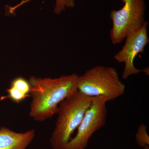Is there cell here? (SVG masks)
I'll list each match as a JSON object with an SVG mask.
<instances>
[{"label":"cell","mask_w":149,"mask_h":149,"mask_svg":"<svg viewBox=\"0 0 149 149\" xmlns=\"http://www.w3.org/2000/svg\"><path fill=\"white\" fill-rule=\"evenodd\" d=\"M92 99L77 91L59 104L55 127L50 139L52 149L64 148L81 123Z\"/></svg>","instance_id":"7a4b0ae2"},{"label":"cell","mask_w":149,"mask_h":149,"mask_svg":"<svg viewBox=\"0 0 149 149\" xmlns=\"http://www.w3.org/2000/svg\"><path fill=\"white\" fill-rule=\"evenodd\" d=\"M7 92V95L1 97V100L9 99L16 103H19L30 96L29 81L22 77H16L12 80Z\"/></svg>","instance_id":"ba28073f"},{"label":"cell","mask_w":149,"mask_h":149,"mask_svg":"<svg viewBox=\"0 0 149 149\" xmlns=\"http://www.w3.org/2000/svg\"><path fill=\"white\" fill-rule=\"evenodd\" d=\"M148 22H145L141 28L127 36L124 46L115 55L114 59L118 63L125 64L123 79L125 80L131 75L138 74L142 71L135 66L134 60L138 54L143 52L148 44Z\"/></svg>","instance_id":"8992f818"},{"label":"cell","mask_w":149,"mask_h":149,"mask_svg":"<svg viewBox=\"0 0 149 149\" xmlns=\"http://www.w3.org/2000/svg\"><path fill=\"white\" fill-rule=\"evenodd\" d=\"M142 149H149V146H146L144 147V148H143Z\"/></svg>","instance_id":"8fae6325"},{"label":"cell","mask_w":149,"mask_h":149,"mask_svg":"<svg viewBox=\"0 0 149 149\" xmlns=\"http://www.w3.org/2000/svg\"><path fill=\"white\" fill-rule=\"evenodd\" d=\"M77 90L84 95L91 97L104 96L109 102L123 95L125 86L115 68L99 65L79 76Z\"/></svg>","instance_id":"3957f363"},{"label":"cell","mask_w":149,"mask_h":149,"mask_svg":"<svg viewBox=\"0 0 149 149\" xmlns=\"http://www.w3.org/2000/svg\"><path fill=\"white\" fill-rule=\"evenodd\" d=\"M122 8L112 10L110 17L112 27L110 36L113 45L120 44L130 34L137 31L145 23V0H122Z\"/></svg>","instance_id":"277c9868"},{"label":"cell","mask_w":149,"mask_h":149,"mask_svg":"<svg viewBox=\"0 0 149 149\" xmlns=\"http://www.w3.org/2000/svg\"><path fill=\"white\" fill-rule=\"evenodd\" d=\"M30 1L32 0H23L16 6L9 7V12L10 13H13L15 10L19 7ZM74 0H56V4L54 9V11L56 14H58L61 13L62 11L64 10L66 8H69L74 7Z\"/></svg>","instance_id":"9c48e42d"},{"label":"cell","mask_w":149,"mask_h":149,"mask_svg":"<svg viewBox=\"0 0 149 149\" xmlns=\"http://www.w3.org/2000/svg\"><path fill=\"white\" fill-rule=\"evenodd\" d=\"M78 77L73 73L55 78L29 77L32 97L30 117L35 121L43 122L56 114L59 104L77 91Z\"/></svg>","instance_id":"6da1fadb"},{"label":"cell","mask_w":149,"mask_h":149,"mask_svg":"<svg viewBox=\"0 0 149 149\" xmlns=\"http://www.w3.org/2000/svg\"><path fill=\"white\" fill-rule=\"evenodd\" d=\"M35 136V129L17 133L6 127L0 128V149H26Z\"/></svg>","instance_id":"52a82bcc"},{"label":"cell","mask_w":149,"mask_h":149,"mask_svg":"<svg viewBox=\"0 0 149 149\" xmlns=\"http://www.w3.org/2000/svg\"><path fill=\"white\" fill-rule=\"evenodd\" d=\"M147 129L146 125L144 123H141L136 133V143L142 148L149 146V136Z\"/></svg>","instance_id":"30bf717a"},{"label":"cell","mask_w":149,"mask_h":149,"mask_svg":"<svg viewBox=\"0 0 149 149\" xmlns=\"http://www.w3.org/2000/svg\"><path fill=\"white\" fill-rule=\"evenodd\" d=\"M108 102L104 96L93 97L92 103L77 128L76 135L71 138L63 149L86 148L93 135L106 125Z\"/></svg>","instance_id":"5b68a950"}]
</instances>
